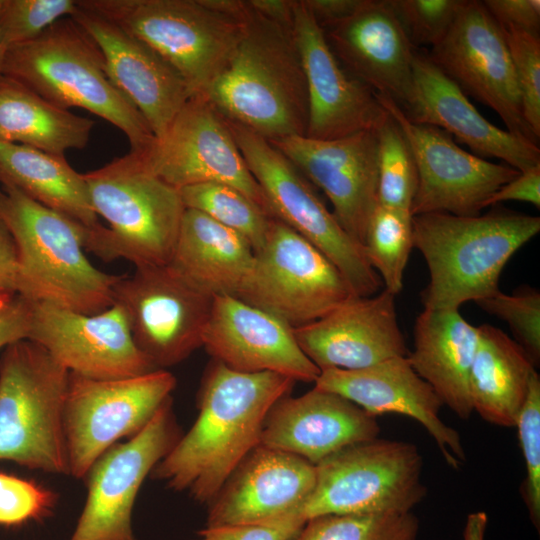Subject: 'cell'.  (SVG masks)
<instances>
[{"mask_svg":"<svg viewBox=\"0 0 540 540\" xmlns=\"http://www.w3.org/2000/svg\"><path fill=\"white\" fill-rule=\"evenodd\" d=\"M295 381L273 372L244 373L212 360L197 394L198 416L150 478L208 504L258 445L271 407Z\"/></svg>","mask_w":540,"mask_h":540,"instance_id":"1","label":"cell"},{"mask_svg":"<svg viewBox=\"0 0 540 540\" xmlns=\"http://www.w3.org/2000/svg\"><path fill=\"white\" fill-rule=\"evenodd\" d=\"M202 95L227 121L268 141L305 136L307 83L293 29L264 18L247 3L241 39Z\"/></svg>","mask_w":540,"mask_h":540,"instance_id":"2","label":"cell"},{"mask_svg":"<svg viewBox=\"0 0 540 540\" xmlns=\"http://www.w3.org/2000/svg\"><path fill=\"white\" fill-rule=\"evenodd\" d=\"M413 247L424 257L429 282L421 292L428 309L459 310L499 292L504 266L540 231V218L503 207L476 216H412Z\"/></svg>","mask_w":540,"mask_h":540,"instance_id":"3","label":"cell"},{"mask_svg":"<svg viewBox=\"0 0 540 540\" xmlns=\"http://www.w3.org/2000/svg\"><path fill=\"white\" fill-rule=\"evenodd\" d=\"M0 219L16 246V294L87 315L113 305L119 275L102 272L84 253L93 229L10 186L0 190Z\"/></svg>","mask_w":540,"mask_h":540,"instance_id":"4","label":"cell"},{"mask_svg":"<svg viewBox=\"0 0 540 540\" xmlns=\"http://www.w3.org/2000/svg\"><path fill=\"white\" fill-rule=\"evenodd\" d=\"M1 73L62 109H85L117 127L141 153L156 139L133 103L115 86L93 39L71 18L5 51Z\"/></svg>","mask_w":540,"mask_h":540,"instance_id":"5","label":"cell"},{"mask_svg":"<svg viewBox=\"0 0 540 540\" xmlns=\"http://www.w3.org/2000/svg\"><path fill=\"white\" fill-rule=\"evenodd\" d=\"M83 176L94 212L108 222L89 230L84 248L105 262L168 265L186 209L179 190L131 152Z\"/></svg>","mask_w":540,"mask_h":540,"instance_id":"6","label":"cell"},{"mask_svg":"<svg viewBox=\"0 0 540 540\" xmlns=\"http://www.w3.org/2000/svg\"><path fill=\"white\" fill-rule=\"evenodd\" d=\"M69 371L29 339L0 358V460L68 475L64 406Z\"/></svg>","mask_w":540,"mask_h":540,"instance_id":"7","label":"cell"},{"mask_svg":"<svg viewBox=\"0 0 540 540\" xmlns=\"http://www.w3.org/2000/svg\"><path fill=\"white\" fill-rule=\"evenodd\" d=\"M78 3L150 46L181 75L192 96L203 94L222 72L244 29L245 14L235 17L222 13L204 0Z\"/></svg>","mask_w":540,"mask_h":540,"instance_id":"8","label":"cell"},{"mask_svg":"<svg viewBox=\"0 0 540 540\" xmlns=\"http://www.w3.org/2000/svg\"><path fill=\"white\" fill-rule=\"evenodd\" d=\"M316 466L315 486L288 519L303 526L314 517L409 513L426 495L416 445L379 439L350 445Z\"/></svg>","mask_w":540,"mask_h":540,"instance_id":"9","label":"cell"},{"mask_svg":"<svg viewBox=\"0 0 540 540\" xmlns=\"http://www.w3.org/2000/svg\"><path fill=\"white\" fill-rule=\"evenodd\" d=\"M227 122L264 194L270 215L323 253L340 271L353 296L378 293L382 281L370 265L364 247L343 229L310 181L268 140Z\"/></svg>","mask_w":540,"mask_h":540,"instance_id":"10","label":"cell"},{"mask_svg":"<svg viewBox=\"0 0 540 540\" xmlns=\"http://www.w3.org/2000/svg\"><path fill=\"white\" fill-rule=\"evenodd\" d=\"M176 384L166 369L118 379L69 372L64 406L68 475L83 480L104 452L139 433L172 398Z\"/></svg>","mask_w":540,"mask_h":540,"instance_id":"11","label":"cell"},{"mask_svg":"<svg viewBox=\"0 0 540 540\" xmlns=\"http://www.w3.org/2000/svg\"><path fill=\"white\" fill-rule=\"evenodd\" d=\"M350 296L337 267L293 229L272 218L238 298L296 328L321 318Z\"/></svg>","mask_w":540,"mask_h":540,"instance_id":"12","label":"cell"},{"mask_svg":"<svg viewBox=\"0 0 540 540\" xmlns=\"http://www.w3.org/2000/svg\"><path fill=\"white\" fill-rule=\"evenodd\" d=\"M114 303L123 309L141 353L156 369L167 370L202 347L213 297L168 265L142 266L119 275Z\"/></svg>","mask_w":540,"mask_h":540,"instance_id":"13","label":"cell"},{"mask_svg":"<svg viewBox=\"0 0 540 540\" xmlns=\"http://www.w3.org/2000/svg\"><path fill=\"white\" fill-rule=\"evenodd\" d=\"M182 434L170 398L139 433L104 452L83 478L87 496L69 540H139L132 527L137 495Z\"/></svg>","mask_w":540,"mask_h":540,"instance_id":"14","label":"cell"},{"mask_svg":"<svg viewBox=\"0 0 540 540\" xmlns=\"http://www.w3.org/2000/svg\"><path fill=\"white\" fill-rule=\"evenodd\" d=\"M134 154L152 174L177 190L209 182L227 184L270 215L227 120L202 94L184 104L163 136Z\"/></svg>","mask_w":540,"mask_h":540,"instance_id":"15","label":"cell"},{"mask_svg":"<svg viewBox=\"0 0 540 540\" xmlns=\"http://www.w3.org/2000/svg\"><path fill=\"white\" fill-rule=\"evenodd\" d=\"M427 56L465 94L496 112L507 130L537 145L502 31L483 1L464 0L450 29Z\"/></svg>","mask_w":540,"mask_h":540,"instance_id":"16","label":"cell"},{"mask_svg":"<svg viewBox=\"0 0 540 540\" xmlns=\"http://www.w3.org/2000/svg\"><path fill=\"white\" fill-rule=\"evenodd\" d=\"M376 97L402 128L415 157L418 184L410 208L412 216L479 215L487 200L519 175L507 164L468 153L440 128L411 122L391 98L380 94Z\"/></svg>","mask_w":540,"mask_h":540,"instance_id":"17","label":"cell"},{"mask_svg":"<svg viewBox=\"0 0 540 540\" xmlns=\"http://www.w3.org/2000/svg\"><path fill=\"white\" fill-rule=\"evenodd\" d=\"M27 339L42 346L69 372L118 379L157 370L136 346L118 304L87 315L46 302H31Z\"/></svg>","mask_w":540,"mask_h":540,"instance_id":"18","label":"cell"},{"mask_svg":"<svg viewBox=\"0 0 540 540\" xmlns=\"http://www.w3.org/2000/svg\"><path fill=\"white\" fill-rule=\"evenodd\" d=\"M269 142L324 192L337 221L363 246L369 220L378 205L376 129L334 140L292 136Z\"/></svg>","mask_w":540,"mask_h":540,"instance_id":"19","label":"cell"},{"mask_svg":"<svg viewBox=\"0 0 540 540\" xmlns=\"http://www.w3.org/2000/svg\"><path fill=\"white\" fill-rule=\"evenodd\" d=\"M293 32L308 92L306 137L334 140L377 129L387 115L375 92L353 77L330 49L312 14L296 0Z\"/></svg>","mask_w":540,"mask_h":540,"instance_id":"20","label":"cell"},{"mask_svg":"<svg viewBox=\"0 0 540 540\" xmlns=\"http://www.w3.org/2000/svg\"><path fill=\"white\" fill-rule=\"evenodd\" d=\"M202 347L213 360L238 372H273L305 383H314L320 374L291 326L234 296L213 297Z\"/></svg>","mask_w":540,"mask_h":540,"instance_id":"21","label":"cell"},{"mask_svg":"<svg viewBox=\"0 0 540 540\" xmlns=\"http://www.w3.org/2000/svg\"><path fill=\"white\" fill-rule=\"evenodd\" d=\"M303 353L321 370H357L407 356L395 295L350 296L321 318L293 328Z\"/></svg>","mask_w":540,"mask_h":540,"instance_id":"22","label":"cell"},{"mask_svg":"<svg viewBox=\"0 0 540 540\" xmlns=\"http://www.w3.org/2000/svg\"><path fill=\"white\" fill-rule=\"evenodd\" d=\"M314 387L338 394L375 417L385 413L411 417L434 439L448 466L458 469L465 462L459 433L440 418L443 403L407 356L357 370L324 369Z\"/></svg>","mask_w":540,"mask_h":540,"instance_id":"23","label":"cell"},{"mask_svg":"<svg viewBox=\"0 0 540 540\" xmlns=\"http://www.w3.org/2000/svg\"><path fill=\"white\" fill-rule=\"evenodd\" d=\"M97 44L115 86L160 138L192 97L181 75L150 46L115 22L79 5L70 16Z\"/></svg>","mask_w":540,"mask_h":540,"instance_id":"24","label":"cell"},{"mask_svg":"<svg viewBox=\"0 0 540 540\" xmlns=\"http://www.w3.org/2000/svg\"><path fill=\"white\" fill-rule=\"evenodd\" d=\"M316 466L292 453L258 445L207 504L205 526L269 523L289 518L311 494Z\"/></svg>","mask_w":540,"mask_h":540,"instance_id":"25","label":"cell"},{"mask_svg":"<svg viewBox=\"0 0 540 540\" xmlns=\"http://www.w3.org/2000/svg\"><path fill=\"white\" fill-rule=\"evenodd\" d=\"M341 65L376 94L406 106L413 89L415 48L388 0H365L351 17L322 28Z\"/></svg>","mask_w":540,"mask_h":540,"instance_id":"26","label":"cell"},{"mask_svg":"<svg viewBox=\"0 0 540 540\" xmlns=\"http://www.w3.org/2000/svg\"><path fill=\"white\" fill-rule=\"evenodd\" d=\"M412 68V95L401 108L411 122L440 128L479 156L498 158L519 172L540 164L538 145L485 119L427 53L415 51Z\"/></svg>","mask_w":540,"mask_h":540,"instance_id":"27","label":"cell"},{"mask_svg":"<svg viewBox=\"0 0 540 540\" xmlns=\"http://www.w3.org/2000/svg\"><path fill=\"white\" fill-rule=\"evenodd\" d=\"M375 416L348 399L313 387L279 399L269 410L260 444L300 456L314 465L341 449L378 437Z\"/></svg>","mask_w":540,"mask_h":540,"instance_id":"28","label":"cell"},{"mask_svg":"<svg viewBox=\"0 0 540 540\" xmlns=\"http://www.w3.org/2000/svg\"><path fill=\"white\" fill-rule=\"evenodd\" d=\"M413 350L407 358L443 405L461 419L473 412L469 374L479 340V328L459 310L424 308L417 316Z\"/></svg>","mask_w":540,"mask_h":540,"instance_id":"29","label":"cell"},{"mask_svg":"<svg viewBox=\"0 0 540 540\" xmlns=\"http://www.w3.org/2000/svg\"><path fill=\"white\" fill-rule=\"evenodd\" d=\"M254 260L253 248L241 235L186 208L168 266L209 296L238 298Z\"/></svg>","mask_w":540,"mask_h":540,"instance_id":"30","label":"cell"},{"mask_svg":"<svg viewBox=\"0 0 540 540\" xmlns=\"http://www.w3.org/2000/svg\"><path fill=\"white\" fill-rule=\"evenodd\" d=\"M478 328L469 374L473 411L491 424L515 427L535 366L523 348L502 330L490 324Z\"/></svg>","mask_w":540,"mask_h":540,"instance_id":"31","label":"cell"},{"mask_svg":"<svg viewBox=\"0 0 540 540\" xmlns=\"http://www.w3.org/2000/svg\"><path fill=\"white\" fill-rule=\"evenodd\" d=\"M0 183L90 229L101 225L83 174L64 156L0 140Z\"/></svg>","mask_w":540,"mask_h":540,"instance_id":"32","label":"cell"},{"mask_svg":"<svg viewBox=\"0 0 540 540\" xmlns=\"http://www.w3.org/2000/svg\"><path fill=\"white\" fill-rule=\"evenodd\" d=\"M95 122L52 104L0 73V140L64 156L84 149Z\"/></svg>","mask_w":540,"mask_h":540,"instance_id":"33","label":"cell"},{"mask_svg":"<svg viewBox=\"0 0 540 540\" xmlns=\"http://www.w3.org/2000/svg\"><path fill=\"white\" fill-rule=\"evenodd\" d=\"M179 193L185 208L200 211L235 231L254 252L263 246L273 217L236 188L209 182L182 188Z\"/></svg>","mask_w":540,"mask_h":540,"instance_id":"34","label":"cell"},{"mask_svg":"<svg viewBox=\"0 0 540 540\" xmlns=\"http://www.w3.org/2000/svg\"><path fill=\"white\" fill-rule=\"evenodd\" d=\"M366 257L386 290L399 294L413 248L412 215L409 211L377 205L365 235Z\"/></svg>","mask_w":540,"mask_h":540,"instance_id":"35","label":"cell"},{"mask_svg":"<svg viewBox=\"0 0 540 540\" xmlns=\"http://www.w3.org/2000/svg\"><path fill=\"white\" fill-rule=\"evenodd\" d=\"M376 133L378 204L410 212L418 184L417 165L410 144L388 112Z\"/></svg>","mask_w":540,"mask_h":540,"instance_id":"36","label":"cell"},{"mask_svg":"<svg viewBox=\"0 0 540 540\" xmlns=\"http://www.w3.org/2000/svg\"><path fill=\"white\" fill-rule=\"evenodd\" d=\"M419 520L403 514L337 515L307 520L290 540H417Z\"/></svg>","mask_w":540,"mask_h":540,"instance_id":"37","label":"cell"},{"mask_svg":"<svg viewBox=\"0 0 540 540\" xmlns=\"http://www.w3.org/2000/svg\"><path fill=\"white\" fill-rule=\"evenodd\" d=\"M483 311L505 321L516 342L536 367L540 360V292L521 286L513 293L501 291L475 302Z\"/></svg>","mask_w":540,"mask_h":540,"instance_id":"38","label":"cell"},{"mask_svg":"<svg viewBox=\"0 0 540 540\" xmlns=\"http://www.w3.org/2000/svg\"><path fill=\"white\" fill-rule=\"evenodd\" d=\"M76 10L77 0H1L0 41L5 49L32 41Z\"/></svg>","mask_w":540,"mask_h":540,"instance_id":"39","label":"cell"},{"mask_svg":"<svg viewBox=\"0 0 540 540\" xmlns=\"http://www.w3.org/2000/svg\"><path fill=\"white\" fill-rule=\"evenodd\" d=\"M517 77L523 117L532 133L540 137V36L499 26Z\"/></svg>","mask_w":540,"mask_h":540,"instance_id":"40","label":"cell"},{"mask_svg":"<svg viewBox=\"0 0 540 540\" xmlns=\"http://www.w3.org/2000/svg\"><path fill=\"white\" fill-rule=\"evenodd\" d=\"M515 427L526 466L521 493L536 529L540 526V378L536 372L530 381L525 403Z\"/></svg>","mask_w":540,"mask_h":540,"instance_id":"41","label":"cell"},{"mask_svg":"<svg viewBox=\"0 0 540 540\" xmlns=\"http://www.w3.org/2000/svg\"><path fill=\"white\" fill-rule=\"evenodd\" d=\"M408 40L416 46L439 43L464 0H388Z\"/></svg>","mask_w":540,"mask_h":540,"instance_id":"42","label":"cell"},{"mask_svg":"<svg viewBox=\"0 0 540 540\" xmlns=\"http://www.w3.org/2000/svg\"><path fill=\"white\" fill-rule=\"evenodd\" d=\"M57 501V493L34 480L0 472V525L44 520L52 515Z\"/></svg>","mask_w":540,"mask_h":540,"instance_id":"43","label":"cell"},{"mask_svg":"<svg viewBox=\"0 0 540 540\" xmlns=\"http://www.w3.org/2000/svg\"><path fill=\"white\" fill-rule=\"evenodd\" d=\"M302 526L289 520L205 526L193 540H290Z\"/></svg>","mask_w":540,"mask_h":540,"instance_id":"44","label":"cell"},{"mask_svg":"<svg viewBox=\"0 0 540 540\" xmlns=\"http://www.w3.org/2000/svg\"><path fill=\"white\" fill-rule=\"evenodd\" d=\"M483 4L499 26L539 35V0H485Z\"/></svg>","mask_w":540,"mask_h":540,"instance_id":"45","label":"cell"},{"mask_svg":"<svg viewBox=\"0 0 540 540\" xmlns=\"http://www.w3.org/2000/svg\"><path fill=\"white\" fill-rule=\"evenodd\" d=\"M31 316V301L15 294L10 301L0 307V349L27 339Z\"/></svg>","mask_w":540,"mask_h":540,"instance_id":"46","label":"cell"},{"mask_svg":"<svg viewBox=\"0 0 540 540\" xmlns=\"http://www.w3.org/2000/svg\"><path fill=\"white\" fill-rule=\"evenodd\" d=\"M506 201H522L540 207V164L501 186L486 202V207Z\"/></svg>","mask_w":540,"mask_h":540,"instance_id":"47","label":"cell"},{"mask_svg":"<svg viewBox=\"0 0 540 540\" xmlns=\"http://www.w3.org/2000/svg\"><path fill=\"white\" fill-rule=\"evenodd\" d=\"M321 28L354 15L365 0H302Z\"/></svg>","mask_w":540,"mask_h":540,"instance_id":"48","label":"cell"},{"mask_svg":"<svg viewBox=\"0 0 540 540\" xmlns=\"http://www.w3.org/2000/svg\"><path fill=\"white\" fill-rule=\"evenodd\" d=\"M17 252L14 240L0 219V291L16 294Z\"/></svg>","mask_w":540,"mask_h":540,"instance_id":"49","label":"cell"},{"mask_svg":"<svg viewBox=\"0 0 540 540\" xmlns=\"http://www.w3.org/2000/svg\"><path fill=\"white\" fill-rule=\"evenodd\" d=\"M249 7L264 18L293 29L296 0H247Z\"/></svg>","mask_w":540,"mask_h":540,"instance_id":"50","label":"cell"},{"mask_svg":"<svg viewBox=\"0 0 540 540\" xmlns=\"http://www.w3.org/2000/svg\"><path fill=\"white\" fill-rule=\"evenodd\" d=\"M487 524L488 516L485 512L470 513L464 526L463 540H484Z\"/></svg>","mask_w":540,"mask_h":540,"instance_id":"51","label":"cell"},{"mask_svg":"<svg viewBox=\"0 0 540 540\" xmlns=\"http://www.w3.org/2000/svg\"><path fill=\"white\" fill-rule=\"evenodd\" d=\"M14 295L6 291H0V307L7 304Z\"/></svg>","mask_w":540,"mask_h":540,"instance_id":"52","label":"cell"},{"mask_svg":"<svg viewBox=\"0 0 540 540\" xmlns=\"http://www.w3.org/2000/svg\"><path fill=\"white\" fill-rule=\"evenodd\" d=\"M0 2H1V0H0ZM5 51H6L5 47L2 45V43L0 41V73H1V68H2V64H3Z\"/></svg>","mask_w":540,"mask_h":540,"instance_id":"53","label":"cell"}]
</instances>
